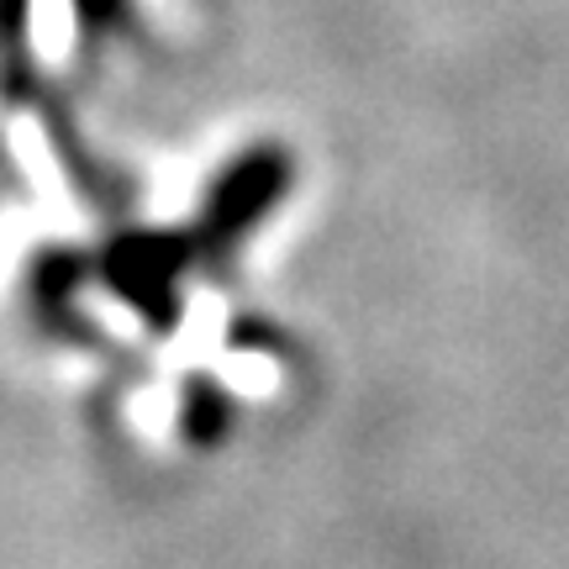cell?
<instances>
[{"label": "cell", "instance_id": "obj_1", "mask_svg": "<svg viewBox=\"0 0 569 569\" xmlns=\"http://www.w3.org/2000/svg\"><path fill=\"white\" fill-rule=\"evenodd\" d=\"M284 184H290V159H284V153H274V148H259V153L238 159L222 180H217V190L206 196L201 232L217 248L248 238V232H253V227H259L269 211L280 206Z\"/></svg>", "mask_w": 569, "mask_h": 569}, {"label": "cell", "instance_id": "obj_2", "mask_svg": "<svg viewBox=\"0 0 569 569\" xmlns=\"http://www.w3.org/2000/svg\"><path fill=\"white\" fill-rule=\"evenodd\" d=\"M106 280L117 284V296L132 301L153 327L174 322V284H180V248L169 238H127L106 259Z\"/></svg>", "mask_w": 569, "mask_h": 569}]
</instances>
